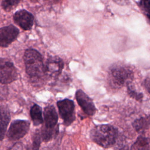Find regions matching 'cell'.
Instances as JSON below:
<instances>
[{
    "mask_svg": "<svg viewBox=\"0 0 150 150\" xmlns=\"http://www.w3.org/2000/svg\"><path fill=\"white\" fill-rule=\"evenodd\" d=\"M90 136L94 142L104 148H108L116 143L118 130L111 125H98L91 130Z\"/></svg>",
    "mask_w": 150,
    "mask_h": 150,
    "instance_id": "1",
    "label": "cell"
},
{
    "mask_svg": "<svg viewBox=\"0 0 150 150\" xmlns=\"http://www.w3.org/2000/svg\"><path fill=\"white\" fill-rule=\"evenodd\" d=\"M26 72L33 79H39L45 75V65L42 55L36 50L28 49L24 53Z\"/></svg>",
    "mask_w": 150,
    "mask_h": 150,
    "instance_id": "2",
    "label": "cell"
},
{
    "mask_svg": "<svg viewBox=\"0 0 150 150\" xmlns=\"http://www.w3.org/2000/svg\"><path fill=\"white\" fill-rule=\"evenodd\" d=\"M134 78L131 69L123 64L116 63L111 66L108 73L110 85L113 88H120L127 86Z\"/></svg>",
    "mask_w": 150,
    "mask_h": 150,
    "instance_id": "3",
    "label": "cell"
},
{
    "mask_svg": "<svg viewBox=\"0 0 150 150\" xmlns=\"http://www.w3.org/2000/svg\"><path fill=\"white\" fill-rule=\"evenodd\" d=\"M17 77V70L13 63L8 59L0 58V83L9 84Z\"/></svg>",
    "mask_w": 150,
    "mask_h": 150,
    "instance_id": "4",
    "label": "cell"
},
{
    "mask_svg": "<svg viewBox=\"0 0 150 150\" xmlns=\"http://www.w3.org/2000/svg\"><path fill=\"white\" fill-rule=\"evenodd\" d=\"M57 106L59 109V114L63 120L65 126L71 125L75 120V111L74 102L68 98L58 101Z\"/></svg>",
    "mask_w": 150,
    "mask_h": 150,
    "instance_id": "5",
    "label": "cell"
},
{
    "mask_svg": "<svg viewBox=\"0 0 150 150\" xmlns=\"http://www.w3.org/2000/svg\"><path fill=\"white\" fill-rule=\"evenodd\" d=\"M64 67L62 59L56 56H49L45 64V75L52 80H56L62 73Z\"/></svg>",
    "mask_w": 150,
    "mask_h": 150,
    "instance_id": "6",
    "label": "cell"
},
{
    "mask_svg": "<svg viewBox=\"0 0 150 150\" xmlns=\"http://www.w3.org/2000/svg\"><path fill=\"white\" fill-rule=\"evenodd\" d=\"M30 122L26 120L13 121L7 132V137L10 141H17L23 138L28 132Z\"/></svg>",
    "mask_w": 150,
    "mask_h": 150,
    "instance_id": "7",
    "label": "cell"
},
{
    "mask_svg": "<svg viewBox=\"0 0 150 150\" xmlns=\"http://www.w3.org/2000/svg\"><path fill=\"white\" fill-rule=\"evenodd\" d=\"M19 33V29L13 25L0 28V46L8 47L16 39Z\"/></svg>",
    "mask_w": 150,
    "mask_h": 150,
    "instance_id": "8",
    "label": "cell"
},
{
    "mask_svg": "<svg viewBox=\"0 0 150 150\" xmlns=\"http://www.w3.org/2000/svg\"><path fill=\"white\" fill-rule=\"evenodd\" d=\"M76 99L83 111L88 115H93L96 108L93 100L81 90L79 89L76 92Z\"/></svg>",
    "mask_w": 150,
    "mask_h": 150,
    "instance_id": "9",
    "label": "cell"
},
{
    "mask_svg": "<svg viewBox=\"0 0 150 150\" xmlns=\"http://www.w3.org/2000/svg\"><path fill=\"white\" fill-rule=\"evenodd\" d=\"M14 22L25 30L31 29L34 22V16L29 12L21 9L16 11L13 16Z\"/></svg>",
    "mask_w": 150,
    "mask_h": 150,
    "instance_id": "10",
    "label": "cell"
},
{
    "mask_svg": "<svg viewBox=\"0 0 150 150\" xmlns=\"http://www.w3.org/2000/svg\"><path fill=\"white\" fill-rule=\"evenodd\" d=\"M45 126L49 128H55L58 121V115L53 105H48L45 108L43 112Z\"/></svg>",
    "mask_w": 150,
    "mask_h": 150,
    "instance_id": "11",
    "label": "cell"
},
{
    "mask_svg": "<svg viewBox=\"0 0 150 150\" xmlns=\"http://www.w3.org/2000/svg\"><path fill=\"white\" fill-rule=\"evenodd\" d=\"M10 120V111L8 107L5 105L0 107V141L5 137Z\"/></svg>",
    "mask_w": 150,
    "mask_h": 150,
    "instance_id": "12",
    "label": "cell"
},
{
    "mask_svg": "<svg viewBox=\"0 0 150 150\" xmlns=\"http://www.w3.org/2000/svg\"><path fill=\"white\" fill-rule=\"evenodd\" d=\"M30 115L35 126H38L43 122L42 110L39 105L34 104L30 108Z\"/></svg>",
    "mask_w": 150,
    "mask_h": 150,
    "instance_id": "13",
    "label": "cell"
},
{
    "mask_svg": "<svg viewBox=\"0 0 150 150\" xmlns=\"http://www.w3.org/2000/svg\"><path fill=\"white\" fill-rule=\"evenodd\" d=\"M132 125L135 130L138 132L145 131L150 125V115L136 119Z\"/></svg>",
    "mask_w": 150,
    "mask_h": 150,
    "instance_id": "14",
    "label": "cell"
},
{
    "mask_svg": "<svg viewBox=\"0 0 150 150\" xmlns=\"http://www.w3.org/2000/svg\"><path fill=\"white\" fill-rule=\"evenodd\" d=\"M57 132H58V127H57L55 129V128H49L43 125V127L42 128L41 133H40L42 141L45 142H48L49 141L52 139L55 133H57Z\"/></svg>",
    "mask_w": 150,
    "mask_h": 150,
    "instance_id": "15",
    "label": "cell"
},
{
    "mask_svg": "<svg viewBox=\"0 0 150 150\" xmlns=\"http://www.w3.org/2000/svg\"><path fill=\"white\" fill-rule=\"evenodd\" d=\"M150 143V138L143 136H139L138 137L135 142L133 144L131 149H142L148 148L149 144Z\"/></svg>",
    "mask_w": 150,
    "mask_h": 150,
    "instance_id": "16",
    "label": "cell"
},
{
    "mask_svg": "<svg viewBox=\"0 0 150 150\" xmlns=\"http://www.w3.org/2000/svg\"><path fill=\"white\" fill-rule=\"evenodd\" d=\"M126 86L127 87V93L128 95L131 98L136 100L137 101L139 102H142L144 96L142 93H138L135 90L134 86L132 84V82L128 83Z\"/></svg>",
    "mask_w": 150,
    "mask_h": 150,
    "instance_id": "17",
    "label": "cell"
},
{
    "mask_svg": "<svg viewBox=\"0 0 150 150\" xmlns=\"http://www.w3.org/2000/svg\"><path fill=\"white\" fill-rule=\"evenodd\" d=\"M139 6L144 15L150 21V0H139Z\"/></svg>",
    "mask_w": 150,
    "mask_h": 150,
    "instance_id": "18",
    "label": "cell"
},
{
    "mask_svg": "<svg viewBox=\"0 0 150 150\" xmlns=\"http://www.w3.org/2000/svg\"><path fill=\"white\" fill-rule=\"evenodd\" d=\"M20 1L21 0H2L1 5L5 11L8 12L16 6Z\"/></svg>",
    "mask_w": 150,
    "mask_h": 150,
    "instance_id": "19",
    "label": "cell"
},
{
    "mask_svg": "<svg viewBox=\"0 0 150 150\" xmlns=\"http://www.w3.org/2000/svg\"><path fill=\"white\" fill-rule=\"evenodd\" d=\"M40 138L41 135L39 132H36L33 136V149H38L40 144Z\"/></svg>",
    "mask_w": 150,
    "mask_h": 150,
    "instance_id": "20",
    "label": "cell"
},
{
    "mask_svg": "<svg viewBox=\"0 0 150 150\" xmlns=\"http://www.w3.org/2000/svg\"><path fill=\"white\" fill-rule=\"evenodd\" d=\"M144 86H145L146 90L150 94V77H148L145 79Z\"/></svg>",
    "mask_w": 150,
    "mask_h": 150,
    "instance_id": "21",
    "label": "cell"
},
{
    "mask_svg": "<svg viewBox=\"0 0 150 150\" xmlns=\"http://www.w3.org/2000/svg\"><path fill=\"white\" fill-rule=\"evenodd\" d=\"M22 144L21 143L19 144H16L14 145V146L11 147V149H23L22 145H21Z\"/></svg>",
    "mask_w": 150,
    "mask_h": 150,
    "instance_id": "22",
    "label": "cell"
},
{
    "mask_svg": "<svg viewBox=\"0 0 150 150\" xmlns=\"http://www.w3.org/2000/svg\"><path fill=\"white\" fill-rule=\"evenodd\" d=\"M46 1L49 4H56L62 1V0H46Z\"/></svg>",
    "mask_w": 150,
    "mask_h": 150,
    "instance_id": "23",
    "label": "cell"
},
{
    "mask_svg": "<svg viewBox=\"0 0 150 150\" xmlns=\"http://www.w3.org/2000/svg\"><path fill=\"white\" fill-rule=\"evenodd\" d=\"M30 1L32 2H38V0H30Z\"/></svg>",
    "mask_w": 150,
    "mask_h": 150,
    "instance_id": "24",
    "label": "cell"
}]
</instances>
